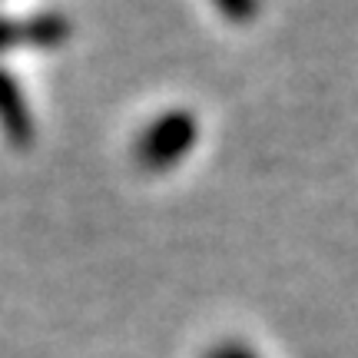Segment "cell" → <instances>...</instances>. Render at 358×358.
<instances>
[{
  "instance_id": "6da1fadb",
  "label": "cell",
  "mask_w": 358,
  "mask_h": 358,
  "mask_svg": "<svg viewBox=\"0 0 358 358\" xmlns=\"http://www.w3.org/2000/svg\"><path fill=\"white\" fill-rule=\"evenodd\" d=\"M196 140H199L196 116L189 110H166L140 129V136L133 143V156L143 169L163 173V169L182 163L192 153Z\"/></svg>"
},
{
  "instance_id": "7a4b0ae2",
  "label": "cell",
  "mask_w": 358,
  "mask_h": 358,
  "mask_svg": "<svg viewBox=\"0 0 358 358\" xmlns=\"http://www.w3.org/2000/svg\"><path fill=\"white\" fill-rule=\"evenodd\" d=\"M70 37V20L57 10L37 17H0V53L10 50H53Z\"/></svg>"
},
{
  "instance_id": "3957f363",
  "label": "cell",
  "mask_w": 358,
  "mask_h": 358,
  "mask_svg": "<svg viewBox=\"0 0 358 358\" xmlns=\"http://www.w3.org/2000/svg\"><path fill=\"white\" fill-rule=\"evenodd\" d=\"M0 129H3V136L10 143H17V146L34 143V133H37L24 90H20V83H17L7 70H0Z\"/></svg>"
},
{
  "instance_id": "277c9868",
  "label": "cell",
  "mask_w": 358,
  "mask_h": 358,
  "mask_svg": "<svg viewBox=\"0 0 358 358\" xmlns=\"http://www.w3.org/2000/svg\"><path fill=\"white\" fill-rule=\"evenodd\" d=\"M219 10H222V17H229V20H236V24H245V20H252L259 10V0H213Z\"/></svg>"
},
{
  "instance_id": "5b68a950",
  "label": "cell",
  "mask_w": 358,
  "mask_h": 358,
  "mask_svg": "<svg viewBox=\"0 0 358 358\" xmlns=\"http://www.w3.org/2000/svg\"><path fill=\"white\" fill-rule=\"evenodd\" d=\"M206 358H259L256 352H249L245 345H236V342H229V345H219V348H213Z\"/></svg>"
}]
</instances>
